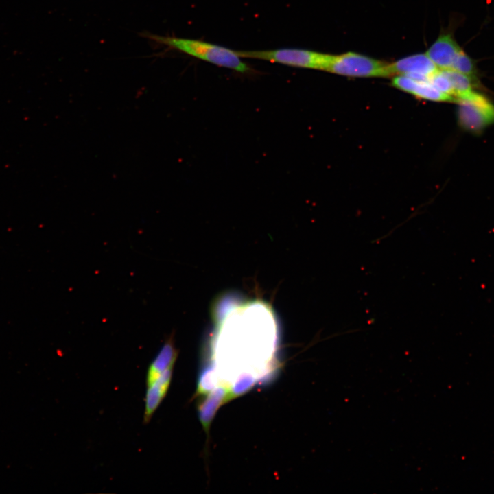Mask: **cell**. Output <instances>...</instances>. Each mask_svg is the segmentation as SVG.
I'll use <instances>...</instances> for the list:
<instances>
[{
	"label": "cell",
	"mask_w": 494,
	"mask_h": 494,
	"mask_svg": "<svg viewBox=\"0 0 494 494\" xmlns=\"http://www.w3.org/2000/svg\"><path fill=\"white\" fill-rule=\"evenodd\" d=\"M256 382V378L252 373L244 372L241 373L236 379L235 383L228 388L229 401L246 393L250 390Z\"/></svg>",
	"instance_id": "obj_13"
},
{
	"label": "cell",
	"mask_w": 494,
	"mask_h": 494,
	"mask_svg": "<svg viewBox=\"0 0 494 494\" xmlns=\"http://www.w3.org/2000/svg\"><path fill=\"white\" fill-rule=\"evenodd\" d=\"M156 41L168 45L200 60L242 73L251 72V68L237 51L201 40L153 36Z\"/></svg>",
	"instance_id": "obj_1"
},
{
	"label": "cell",
	"mask_w": 494,
	"mask_h": 494,
	"mask_svg": "<svg viewBox=\"0 0 494 494\" xmlns=\"http://www.w3.org/2000/svg\"><path fill=\"white\" fill-rule=\"evenodd\" d=\"M449 78L454 93L455 101L458 97L473 90V80L470 77L453 69H441Z\"/></svg>",
	"instance_id": "obj_11"
},
{
	"label": "cell",
	"mask_w": 494,
	"mask_h": 494,
	"mask_svg": "<svg viewBox=\"0 0 494 494\" xmlns=\"http://www.w3.org/2000/svg\"><path fill=\"white\" fill-rule=\"evenodd\" d=\"M173 367L167 369L151 384L147 386L143 422H150L153 414L164 399L170 385Z\"/></svg>",
	"instance_id": "obj_7"
},
{
	"label": "cell",
	"mask_w": 494,
	"mask_h": 494,
	"mask_svg": "<svg viewBox=\"0 0 494 494\" xmlns=\"http://www.w3.org/2000/svg\"><path fill=\"white\" fill-rule=\"evenodd\" d=\"M176 357L177 351L174 347L172 338L169 337L149 365L146 376V386L151 384L167 369L174 367Z\"/></svg>",
	"instance_id": "obj_9"
},
{
	"label": "cell",
	"mask_w": 494,
	"mask_h": 494,
	"mask_svg": "<svg viewBox=\"0 0 494 494\" xmlns=\"http://www.w3.org/2000/svg\"><path fill=\"white\" fill-rule=\"evenodd\" d=\"M241 58H255L291 67L326 69L330 54L300 49H279L266 51H237Z\"/></svg>",
	"instance_id": "obj_3"
},
{
	"label": "cell",
	"mask_w": 494,
	"mask_h": 494,
	"mask_svg": "<svg viewBox=\"0 0 494 494\" xmlns=\"http://www.w3.org/2000/svg\"><path fill=\"white\" fill-rule=\"evenodd\" d=\"M460 50L450 34H443L430 46L426 54L438 69H451Z\"/></svg>",
	"instance_id": "obj_6"
},
{
	"label": "cell",
	"mask_w": 494,
	"mask_h": 494,
	"mask_svg": "<svg viewBox=\"0 0 494 494\" xmlns=\"http://www.w3.org/2000/svg\"><path fill=\"white\" fill-rule=\"evenodd\" d=\"M412 94L419 98L435 102L455 101L452 97L436 89L428 80L419 81Z\"/></svg>",
	"instance_id": "obj_10"
},
{
	"label": "cell",
	"mask_w": 494,
	"mask_h": 494,
	"mask_svg": "<svg viewBox=\"0 0 494 494\" xmlns=\"http://www.w3.org/2000/svg\"><path fill=\"white\" fill-rule=\"evenodd\" d=\"M391 75H406L418 81H427L429 77L438 69L426 53L405 57L392 63H388Z\"/></svg>",
	"instance_id": "obj_5"
},
{
	"label": "cell",
	"mask_w": 494,
	"mask_h": 494,
	"mask_svg": "<svg viewBox=\"0 0 494 494\" xmlns=\"http://www.w3.org/2000/svg\"><path fill=\"white\" fill-rule=\"evenodd\" d=\"M217 383V374L215 373V367L213 364H209L206 368L202 369L200 373L197 386V393L199 395H205L209 394L215 388Z\"/></svg>",
	"instance_id": "obj_12"
},
{
	"label": "cell",
	"mask_w": 494,
	"mask_h": 494,
	"mask_svg": "<svg viewBox=\"0 0 494 494\" xmlns=\"http://www.w3.org/2000/svg\"><path fill=\"white\" fill-rule=\"evenodd\" d=\"M428 81L436 89L452 97L455 100V93L451 82L443 70L438 69L429 77Z\"/></svg>",
	"instance_id": "obj_15"
},
{
	"label": "cell",
	"mask_w": 494,
	"mask_h": 494,
	"mask_svg": "<svg viewBox=\"0 0 494 494\" xmlns=\"http://www.w3.org/2000/svg\"><path fill=\"white\" fill-rule=\"evenodd\" d=\"M388 63L357 53L331 55L325 71L349 77H388Z\"/></svg>",
	"instance_id": "obj_4"
},
{
	"label": "cell",
	"mask_w": 494,
	"mask_h": 494,
	"mask_svg": "<svg viewBox=\"0 0 494 494\" xmlns=\"http://www.w3.org/2000/svg\"><path fill=\"white\" fill-rule=\"evenodd\" d=\"M456 102L459 104V123L466 130L478 133L494 123V104L483 95L471 90Z\"/></svg>",
	"instance_id": "obj_2"
},
{
	"label": "cell",
	"mask_w": 494,
	"mask_h": 494,
	"mask_svg": "<svg viewBox=\"0 0 494 494\" xmlns=\"http://www.w3.org/2000/svg\"><path fill=\"white\" fill-rule=\"evenodd\" d=\"M451 69L455 70L473 79L476 73L473 60L462 49L457 54Z\"/></svg>",
	"instance_id": "obj_14"
},
{
	"label": "cell",
	"mask_w": 494,
	"mask_h": 494,
	"mask_svg": "<svg viewBox=\"0 0 494 494\" xmlns=\"http://www.w3.org/2000/svg\"><path fill=\"white\" fill-rule=\"evenodd\" d=\"M418 82L408 75H399L392 79V84L395 87L412 94Z\"/></svg>",
	"instance_id": "obj_16"
},
{
	"label": "cell",
	"mask_w": 494,
	"mask_h": 494,
	"mask_svg": "<svg viewBox=\"0 0 494 494\" xmlns=\"http://www.w3.org/2000/svg\"><path fill=\"white\" fill-rule=\"evenodd\" d=\"M229 389L225 384L216 386L198 406V415L204 430L208 432L220 407L228 401Z\"/></svg>",
	"instance_id": "obj_8"
}]
</instances>
